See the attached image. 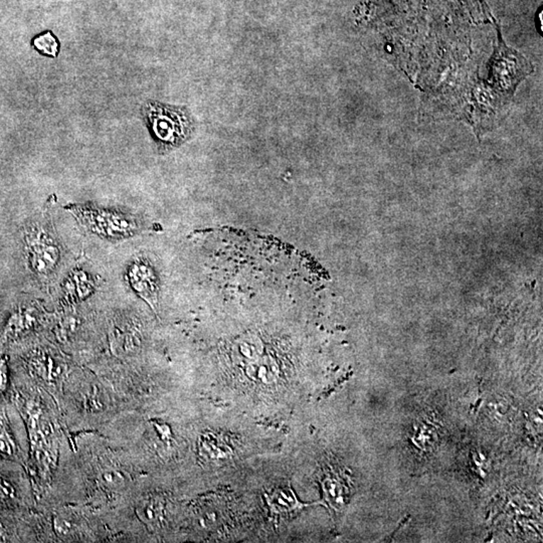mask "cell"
Listing matches in <instances>:
<instances>
[{
    "label": "cell",
    "mask_w": 543,
    "mask_h": 543,
    "mask_svg": "<svg viewBox=\"0 0 543 543\" xmlns=\"http://www.w3.org/2000/svg\"><path fill=\"white\" fill-rule=\"evenodd\" d=\"M142 117L159 151L173 150L192 138L197 121L190 109L147 101L142 107Z\"/></svg>",
    "instance_id": "6da1fadb"
},
{
    "label": "cell",
    "mask_w": 543,
    "mask_h": 543,
    "mask_svg": "<svg viewBox=\"0 0 543 543\" xmlns=\"http://www.w3.org/2000/svg\"><path fill=\"white\" fill-rule=\"evenodd\" d=\"M70 211L92 233L104 238H126L134 236L139 229L138 224L133 217L121 212L84 205H75Z\"/></svg>",
    "instance_id": "7a4b0ae2"
},
{
    "label": "cell",
    "mask_w": 543,
    "mask_h": 543,
    "mask_svg": "<svg viewBox=\"0 0 543 543\" xmlns=\"http://www.w3.org/2000/svg\"><path fill=\"white\" fill-rule=\"evenodd\" d=\"M26 253L31 269L38 275L54 271L60 250L54 238L43 228L31 229L26 236Z\"/></svg>",
    "instance_id": "3957f363"
},
{
    "label": "cell",
    "mask_w": 543,
    "mask_h": 543,
    "mask_svg": "<svg viewBox=\"0 0 543 543\" xmlns=\"http://www.w3.org/2000/svg\"><path fill=\"white\" fill-rule=\"evenodd\" d=\"M265 501L273 514H287L296 511L303 506L297 499L290 485L277 487L265 495Z\"/></svg>",
    "instance_id": "277c9868"
},
{
    "label": "cell",
    "mask_w": 543,
    "mask_h": 543,
    "mask_svg": "<svg viewBox=\"0 0 543 543\" xmlns=\"http://www.w3.org/2000/svg\"><path fill=\"white\" fill-rule=\"evenodd\" d=\"M130 284L133 289L144 298H150L154 293V275L150 268L143 262H135L128 272Z\"/></svg>",
    "instance_id": "5b68a950"
},
{
    "label": "cell",
    "mask_w": 543,
    "mask_h": 543,
    "mask_svg": "<svg viewBox=\"0 0 543 543\" xmlns=\"http://www.w3.org/2000/svg\"><path fill=\"white\" fill-rule=\"evenodd\" d=\"M94 290V282L92 278L82 270H77L72 273L67 279L65 292L69 298L82 299L90 296Z\"/></svg>",
    "instance_id": "8992f818"
},
{
    "label": "cell",
    "mask_w": 543,
    "mask_h": 543,
    "mask_svg": "<svg viewBox=\"0 0 543 543\" xmlns=\"http://www.w3.org/2000/svg\"><path fill=\"white\" fill-rule=\"evenodd\" d=\"M137 513L145 525H149L150 527H155L161 522V518H163V501L157 497L145 499L139 504Z\"/></svg>",
    "instance_id": "52a82bcc"
},
{
    "label": "cell",
    "mask_w": 543,
    "mask_h": 543,
    "mask_svg": "<svg viewBox=\"0 0 543 543\" xmlns=\"http://www.w3.org/2000/svg\"><path fill=\"white\" fill-rule=\"evenodd\" d=\"M248 374L251 378L262 381V383H271L276 380L278 368L276 364L271 361H258L248 368Z\"/></svg>",
    "instance_id": "ba28073f"
},
{
    "label": "cell",
    "mask_w": 543,
    "mask_h": 543,
    "mask_svg": "<svg viewBox=\"0 0 543 543\" xmlns=\"http://www.w3.org/2000/svg\"><path fill=\"white\" fill-rule=\"evenodd\" d=\"M33 45L38 52L48 55V57H57L59 54L60 43L54 33H50V31L36 36L33 40Z\"/></svg>",
    "instance_id": "9c48e42d"
},
{
    "label": "cell",
    "mask_w": 543,
    "mask_h": 543,
    "mask_svg": "<svg viewBox=\"0 0 543 543\" xmlns=\"http://www.w3.org/2000/svg\"><path fill=\"white\" fill-rule=\"evenodd\" d=\"M0 452L6 454L13 452V441L2 424H0Z\"/></svg>",
    "instance_id": "30bf717a"
},
{
    "label": "cell",
    "mask_w": 543,
    "mask_h": 543,
    "mask_svg": "<svg viewBox=\"0 0 543 543\" xmlns=\"http://www.w3.org/2000/svg\"><path fill=\"white\" fill-rule=\"evenodd\" d=\"M14 495V489L12 488L11 484L6 482V480L0 478V500H6V499L12 498Z\"/></svg>",
    "instance_id": "8fae6325"
}]
</instances>
